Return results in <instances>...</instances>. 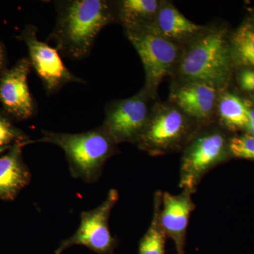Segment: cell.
<instances>
[{
    "label": "cell",
    "instance_id": "obj_14",
    "mask_svg": "<svg viewBox=\"0 0 254 254\" xmlns=\"http://www.w3.org/2000/svg\"><path fill=\"white\" fill-rule=\"evenodd\" d=\"M24 143H16L0 157V199L13 200L27 186L31 173L22 157Z\"/></svg>",
    "mask_w": 254,
    "mask_h": 254
},
{
    "label": "cell",
    "instance_id": "obj_4",
    "mask_svg": "<svg viewBox=\"0 0 254 254\" xmlns=\"http://www.w3.org/2000/svg\"><path fill=\"white\" fill-rule=\"evenodd\" d=\"M202 126L173 103L155 102L136 145L151 156L182 152Z\"/></svg>",
    "mask_w": 254,
    "mask_h": 254
},
{
    "label": "cell",
    "instance_id": "obj_7",
    "mask_svg": "<svg viewBox=\"0 0 254 254\" xmlns=\"http://www.w3.org/2000/svg\"><path fill=\"white\" fill-rule=\"evenodd\" d=\"M155 99L144 87L136 95L107 104L101 127L116 144H137L149 120Z\"/></svg>",
    "mask_w": 254,
    "mask_h": 254
},
{
    "label": "cell",
    "instance_id": "obj_13",
    "mask_svg": "<svg viewBox=\"0 0 254 254\" xmlns=\"http://www.w3.org/2000/svg\"><path fill=\"white\" fill-rule=\"evenodd\" d=\"M153 28L168 41L183 47L206 26L192 22L168 1H161Z\"/></svg>",
    "mask_w": 254,
    "mask_h": 254
},
{
    "label": "cell",
    "instance_id": "obj_17",
    "mask_svg": "<svg viewBox=\"0 0 254 254\" xmlns=\"http://www.w3.org/2000/svg\"><path fill=\"white\" fill-rule=\"evenodd\" d=\"M161 190H157L153 198V214L148 230L138 245V254H166L167 237L160 224V210L162 204Z\"/></svg>",
    "mask_w": 254,
    "mask_h": 254
},
{
    "label": "cell",
    "instance_id": "obj_16",
    "mask_svg": "<svg viewBox=\"0 0 254 254\" xmlns=\"http://www.w3.org/2000/svg\"><path fill=\"white\" fill-rule=\"evenodd\" d=\"M216 110L220 125L225 129L245 131L249 122L247 101L232 93H223L219 96Z\"/></svg>",
    "mask_w": 254,
    "mask_h": 254
},
{
    "label": "cell",
    "instance_id": "obj_5",
    "mask_svg": "<svg viewBox=\"0 0 254 254\" xmlns=\"http://www.w3.org/2000/svg\"><path fill=\"white\" fill-rule=\"evenodd\" d=\"M230 138L216 122L200 127L182 151L179 187L193 194L210 170L231 158Z\"/></svg>",
    "mask_w": 254,
    "mask_h": 254
},
{
    "label": "cell",
    "instance_id": "obj_3",
    "mask_svg": "<svg viewBox=\"0 0 254 254\" xmlns=\"http://www.w3.org/2000/svg\"><path fill=\"white\" fill-rule=\"evenodd\" d=\"M60 147L66 155L73 178L88 184L98 181L108 159L118 153V144L101 126L77 133L42 131L40 138L29 141Z\"/></svg>",
    "mask_w": 254,
    "mask_h": 254
},
{
    "label": "cell",
    "instance_id": "obj_18",
    "mask_svg": "<svg viewBox=\"0 0 254 254\" xmlns=\"http://www.w3.org/2000/svg\"><path fill=\"white\" fill-rule=\"evenodd\" d=\"M232 53L242 65L254 69V31L250 25H244L232 37Z\"/></svg>",
    "mask_w": 254,
    "mask_h": 254
},
{
    "label": "cell",
    "instance_id": "obj_21",
    "mask_svg": "<svg viewBox=\"0 0 254 254\" xmlns=\"http://www.w3.org/2000/svg\"><path fill=\"white\" fill-rule=\"evenodd\" d=\"M240 84L242 89L254 92V69H246L240 75Z\"/></svg>",
    "mask_w": 254,
    "mask_h": 254
},
{
    "label": "cell",
    "instance_id": "obj_9",
    "mask_svg": "<svg viewBox=\"0 0 254 254\" xmlns=\"http://www.w3.org/2000/svg\"><path fill=\"white\" fill-rule=\"evenodd\" d=\"M37 32L36 27L28 25L20 38L27 47L30 63L41 80L47 94H55L70 83H86L65 66L56 48L38 39Z\"/></svg>",
    "mask_w": 254,
    "mask_h": 254
},
{
    "label": "cell",
    "instance_id": "obj_2",
    "mask_svg": "<svg viewBox=\"0 0 254 254\" xmlns=\"http://www.w3.org/2000/svg\"><path fill=\"white\" fill-rule=\"evenodd\" d=\"M232 57L226 30L206 27L182 47L174 72L177 73V83L202 82L221 92L231 76Z\"/></svg>",
    "mask_w": 254,
    "mask_h": 254
},
{
    "label": "cell",
    "instance_id": "obj_6",
    "mask_svg": "<svg viewBox=\"0 0 254 254\" xmlns=\"http://www.w3.org/2000/svg\"><path fill=\"white\" fill-rule=\"evenodd\" d=\"M125 35L136 50L144 68V88L156 100L164 78L175 72L182 47L168 41L153 26L125 29Z\"/></svg>",
    "mask_w": 254,
    "mask_h": 254
},
{
    "label": "cell",
    "instance_id": "obj_20",
    "mask_svg": "<svg viewBox=\"0 0 254 254\" xmlns=\"http://www.w3.org/2000/svg\"><path fill=\"white\" fill-rule=\"evenodd\" d=\"M229 149L233 158L254 160V136L246 133L231 137Z\"/></svg>",
    "mask_w": 254,
    "mask_h": 254
},
{
    "label": "cell",
    "instance_id": "obj_24",
    "mask_svg": "<svg viewBox=\"0 0 254 254\" xmlns=\"http://www.w3.org/2000/svg\"><path fill=\"white\" fill-rule=\"evenodd\" d=\"M252 28H253V30H254V26H253V27H252Z\"/></svg>",
    "mask_w": 254,
    "mask_h": 254
},
{
    "label": "cell",
    "instance_id": "obj_15",
    "mask_svg": "<svg viewBox=\"0 0 254 254\" xmlns=\"http://www.w3.org/2000/svg\"><path fill=\"white\" fill-rule=\"evenodd\" d=\"M160 4L159 0L114 1L117 23L124 30L153 26Z\"/></svg>",
    "mask_w": 254,
    "mask_h": 254
},
{
    "label": "cell",
    "instance_id": "obj_11",
    "mask_svg": "<svg viewBox=\"0 0 254 254\" xmlns=\"http://www.w3.org/2000/svg\"><path fill=\"white\" fill-rule=\"evenodd\" d=\"M220 95L215 87L202 82L176 83L172 88L170 103L190 118L205 125L215 122Z\"/></svg>",
    "mask_w": 254,
    "mask_h": 254
},
{
    "label": "cell",
    "instance_id": "obj_10",
    "mask_svg": "<svg viewBox=\"0 0 254 254\" xmlns=\"http://www.w3.org/2000/svg\"><path fill=\"white\" fill-rule=\"evenodd\" d=\"M31 67L29 60L23 58L5 71L0 79V103L18 120H27L36 113V104L28 87Z\"/></svg>",
    "mask_w": 254,
    "mask_h": 254
},
{
    "label": "cell",
    "instance_id": "obj_12",
    "mask_svg": "<svg viewBox=\"0 0 254 254\" xmlns=\"http://www.w3.org/2000/svg\"><path fill=\"white\" fill-rule=\"evenodd\" d=\"M190 192L182 190L179 194L163 192L160 224L167 238L173 240L177 254H185L187 228L190 214L195 209Z\"/></svg>",
    "mask_w": 254,
    "mask_h": 254
},
{
    "label": "cell",
    "instance_id": "obj_23",
    "mask_svg": "<svg viewBox=\"0 0 254 254\" xmlns=\"http://www.w3.org/2000/svg\"><path fill=\"white\" fill-rule=\"evenodd\" d=\"M5 63V53L4 48L0 43V72L2 71Z\"/></svg>",
    "mask_w": 254,
    "mask_h": 254
},
{
    "label": "cell",
    "instance_id": "obj_22",
    "mask_svg": "<svg viewBox=\"0 0 254 254\" xmlns=\"http://www.w3.org/2000/svg\"><path fill=\"white\" fill-rule=\"evenodd\" d=\"M247 108H248V125L246 128V133L254 136V107L247 101Z\"/></svg>",
    "mask_w": 254,
    "mask_h": 254
},
{
    "label": "cell",
    "instance_id": "obj_19",
    "mask_svg": "<svg viewBox=\"0 0 254 254\" xmlns=\"http://www.w3.org/2000/svg\"><path fill=\"white\" fill-rule=\"evenodd\" d=\"M31 138L16 128L4 115L0 114V151L16 143L29 144Z\"/></svg>",
    "mask_w": 254,
    "mask_h": 254
},
{
    "label": "cell",
    "instance_id": "obj_1",
    "mask_svg": "<svg viewBox=\"0 0 254 254\" xmlns=\"http://www.w3.org/2000/svg\"><path fill=\"white\" fill-rule=\"evenodd\" d=\"M55 5L56 23L47 43L72 60L88 57L100 31L117 23L114 1L59 0Z\"/></svg>",
    "mask_w": 254,
    "mask_h": 254
},
{
    "label": "cell",
    "instance_id": "obj_8",
    "mask_svg": "<svg viewBox=\"0 0 254 254\" xmlns=\"http://www.w3.org/2000/svg\"><path fill=\"white\" fill-rule=\"evenodd\" d=\"M120 198L118 190L112 189L104 201L96 208L81 214V222L76 232L63 240L55 250L62 254L73 246H83L97 254H114L118 242L110 232V214Z\"/></svg>",
    "mask_w": 254,
    "mask_h": 254
}]
</instances>
